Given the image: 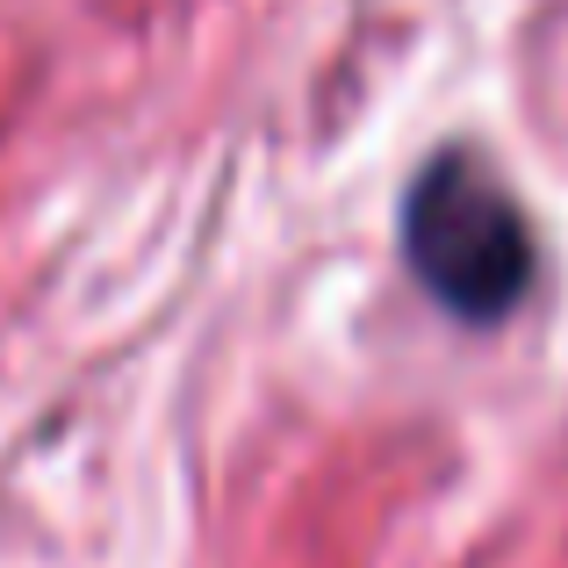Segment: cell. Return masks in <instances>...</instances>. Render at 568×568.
Segmentation results:
<instances>
[{
  "label": "cell",
  "mask_w": 568,
  "mask_h": 568,
  "mask_svg": "<svg viewBox=\"0 0 568 568\" xmlns=\"http://www.w3.org/2000/svg\"><path fill=\"white\" fill-rule=\"evenodd\" d=\"M410 252H417V274L432 281V295L483 324L504 317L532 274L526 216L483 173H432V187L410 209Z\"/></svg>",
  "instance_id": "6da1fadb"
}]
</instances>
